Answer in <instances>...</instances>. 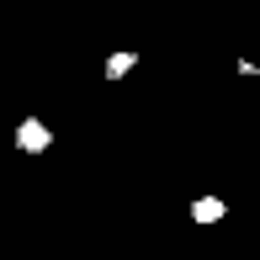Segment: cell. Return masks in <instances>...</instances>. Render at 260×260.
<instances>
[{"label": "cell", "instance_id": "obj_4", "mask_svg": "<svg viewBox=\"0 0 260 260\" xmlns=\"http://www.w3.org/2000/svg\"><path fill=\"white\" fill-rule=\"evenodd\" d=\"M234 69H239V80H260V64H255V58H239Z\"/></svg>", "mask_w": 260, "mask_h": 260}, {"label": "cell", "instance_id": "obj_2", "mask_svg": "<svg viewBox=\"0 0 260 260\" xmlns=\"http://www.w3.org/2000/svg\"><path fill=\"white\" fill-rule=\"evenodd\" d=\"M186 212H191L197 229H207V223H223V218H229V202H223V197H197Z\"/></svg>", "mask_w": 260, "mask_h": 260}, {"label": "cell", "instance_id": "obj_1", "mask_svg": "<svg viewBox=\"0 0 260 260\" xmlns=\"http://www.w3.org/2000/svg\"><path fill=\"white\" fill-rule=\"evenodd\" d=\"M16 149H21V154H48V149H53V127L38 122V117H21V122H16Z\"/></svg>", "mask_w": 260, "mask_h": 260}, {"label": "cell", "instance_id": "obj_3", "mask_svg": "<svg viewBox=\"0 0 260 260\" xmlns=\"http://www.w3.org/2000/svg\"><path fill=\"white\" fill-rule=\"evenodd\" d=\"M133 69H138V53H133V48H117V53L101 64V75H106V80H122V75H133Z\"/></svg>", "mask_w": 260, "mask_h": 260}, {"label": "cell", "instance_id": "obj_5", "mask_svg": "<svg viewBox=\"0 0 260 260\" xmlns=\"http://www.w3.org/2000/svg\"><path fill=\"white\" fill-rule=\"evenodd\" d=\"M175 6H186V0H175Z\"/></svg>", "mask_w": 260, "mask_h": 260}]
</instances>
